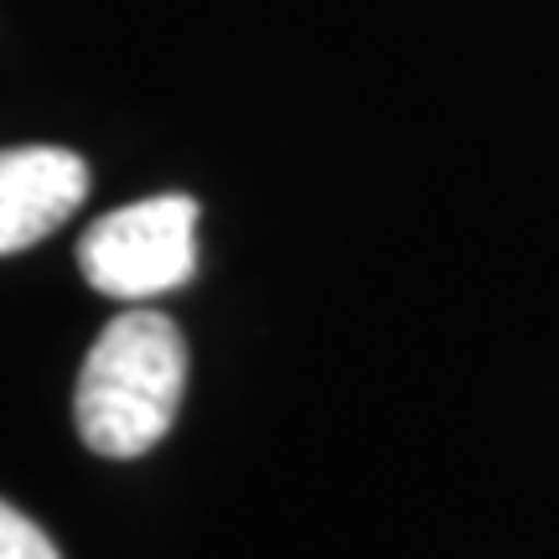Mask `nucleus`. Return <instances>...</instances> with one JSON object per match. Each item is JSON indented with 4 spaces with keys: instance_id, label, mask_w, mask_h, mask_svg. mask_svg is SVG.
<instances>
[{
    "instance_id": "1",
    "label": "nucleus",
    "mask_w": 559,
    "mask_h": 559,
    "mask_svg": "<svg viewBox=\"0 0 559 559\" xmlns=\"http://www.w3.org/2000/svg\"><path fill=\"white\" fill-rule=\"evenodd\" d=\"M187 389V342L160 311H124L88 347L73 394L79 436L94 456H145L177 425Z\"/></svg>"
},
{
    "instance_id": "2",
    "label": "nucleus",
    "mask_w": 559,
    "mask_h": 559,
    "mask_svg": "<svg viewBox=\"0 0 559 559\" xmlns=\"http://www.w3.org/2000/svg\"><path fill=\"white\" fill-rule=\"evenodd\" d=\"M79 270L115 300H151L187 285L198 270V202L166 192L104 213L79 239Z\"/></svg>"
},
{
    "instance_id": "3",
    "label": "nucleus",
    "mask_w": 559,
    "mask_h": 559,
    "mask_svg": "<svg viewBox=\"0 0 559 559\" xmlns=\"http://www.w3.org/2000/svg\"><path fill=\"white\" fill-rule=\"evenodd\" d=\"M88 198V166L62 145L0 151V254H21L73 218Z\"/></svg>"
},
{
    "instance_id": "4",
    "label": "nucleus",
    "mask_w": 559,
    "mask_h": 559,
    "mask_svg": "<svg viewBox=\"0 0 559 559\" xmlns=\"http://www.w3.org/2000/svg\"><path fill=\"white\" fill-rule=\"evenodd\" d=\"M0 559H62V555L21 508L0 498Z\"/></svg>"
}]
</instances>
